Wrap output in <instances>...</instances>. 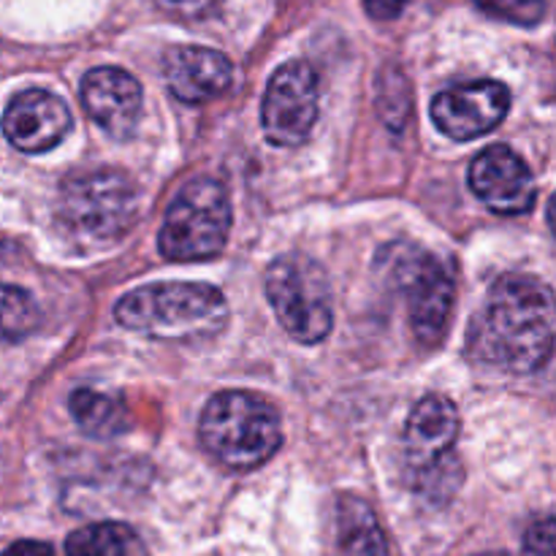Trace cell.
I'll list each match as a JSON object with an SVG mask.
<instances>
[{"mask_svg": "<svg viewBox=\"0 0 556 556\" xmlns=\"http://www.w3.org/2000/svg\"><path fill=\"white\" fill-rule=\"evenodd\" d=\"M521 556H556V519H541L527 530Z\"/></svg>", "mask_w": 556, "mask_h": 556, "instance_id": "21", "label": "cell"}, {"mask_svg": "<svg viewBox=\"0 0 556 556\" xmlns=\"http://www.w3.org/2000/svg\"><path fill=\"white\" fill-rule=\"evenodd\" d=\"M459 440V410L448 396H424L407 416L402 462L410 486L421 497L448 500L459 489L462 470L454 456Z\"/></svg>", "mask_w": 556, "mask_h": 556, "instance_id": "4", "label": "cell"}, {"mask_svg": "<svg viewBox=\"0 0 556 556\" xmlns=\"http://www.w3.org/2000/svg\"><path fill=\"white\" fill-rule=\"evenodd\" d=\"M3 556H54L52 546L41 541H16L5 548Z\"/></svg>", "mask_w": 556, "mask_h": 556, "instance_id": "23", "label": "cell"}, {"mask_svg": "<svg viewBox=\"0 0 556 556\" xmlns=\"http://www.w3.org/2000/svg\"><path fill=\"white\" fill-rule=\"evenodd\" d=\"M136 210L139 199L134 182L114 168L79 172L60 188V223L71 233L92 242H112L123 237L134 226Z\"/></svg>", "mask_w": 556, "mask_h": 556, "instance_id": "5", "label": "cell"}, {"mask_svg": "<svg viewBox=\"0 0 556 556\" xmlns=\"http://www.w3.org/2000/svg\"><path fill=\"white\" fill-rule=\"evenodd\" d=\"M383 261L394 288L407 299V318L416 340L438 345L454 313L456 282L451 269L416 244H394L386 250Z\"/></svg>", "mask_w": 556, "mask_h": 556, "instance_id": "7", "label": "cell"}, {"mask_svg": "<svg viewBox=\"0 0 556 556\" xmlns=\"http://www.w3.org/2000/svg\"><path fill=\"white\" fill-rule=\"evenodd\" d=\"M467 353L503 372L530 375L556 353V296L546 282L505 275L489 288L486 302L467 331Z\"/></svg>", "mask_w": 556, "mask_h": 556, "instance_id": "1", "label": "cell"}, {"mask_svg": "<svg viewBox=\"0 0 556 556\" xmlns=\"http://www.w3.org/2000/svg\"><path fill=\"white\" fill-rule=\"evenodd\" d=\"M470 188L497 215H525L535 204V179L510 147L494 144L470 166Z\"/></svg>", "mask_w": 556, "mask_h": 556, "instance_id": "11", "label": "cell"}, {"mask_svg": "<svg viewBox=\"0 0 556 556\" xmlns=\"http://www.w3.org/2000/svg\"><path fill=\"white\" fill-rule=\"evenodd\" d=\"M410 3L413 0H364V9H367V14L372 16V20L389 22L405 14V9Z\"/></svg>", "mask_w": 556, "mask_h": 556, "instance_id": "22", "label": "cell"}, {"mask_svg": "<svg viewBox=\"0 0 556 556\" xmlns=\"http://www.w3.org/2000/svg\"><path fill=\"white\" fill-rule=\"evenodd\" d=\"M510 109V90L503 81L481 79L448 87L432 101V119L445 136L470 141L489 134L505 119Z\"/></svg>", "mask_w": 556, "mask_h": 556, "instance_id": "10", "label": "cell"}, {"mask_svg": "<svg viewBox=\"0 0 556 556\" xmlns=\"http://www.w3.org/2000/svg\"><path fill=\"white\" fill-rule=\"evenodd\" d=\"M41 324V313H38L36 302L27 291L16 286L3 288V337L5 342L25 340L27 334L38 329Z\"/></svg>", "mask_w": 556, "mask_h": 556, "instance_id": "18", "label": "cell"}, {"mask_svg": "<svg viewBox=\"0 0 556 556\" xmlns=\"http://www.w3.org/2000/svg\"><path fill=\"white\" fill-rule=\"evenodd\" d=\"M5 139L27 155L58 147L71 130V112L54 92L25 90L5 106Z\"/></svg>", "mask_w": 556, "mask_h": 556, "instance_id": "13", "label": "cell"}, {"mask_svg": "<svg viewBox=\"0 0 556 556\" xmlns=\"http://www.w3.org/2000/svg\"><path fill=\"white\" fill-rule=\"evenodd\" d=\"M81 106L112 139H128L141 117V85L128 71L101 65L81 81Z\"/></svg>", "mask_w": 556, "mask_h": 556, "instance_id": "12", "label": "cell"}, {"mask_svg": "<svg viewBox=\"0 0 556 556\" xmlns=\"http://www.w3.org/2000/svg\"><path fill=\"white\" fill-rule=\"evenodd\" d=\"M337 538L345 556H391L375 510L356 494H342L337 505Z\"/></svg>", "mask_w": 556, "mask_h": 556, "instance_id": "15", "label": "cell"}, {"mask_svg": "<svg viewBox=\"0 0 556 556\" xmlns=\"http://www.w3.org/2000/svg\"><path fill=\"white\" fill-rule=\"evenodd\" d=\"M548 223H552V228L556 233V193L552 195V201H548Z\"/></svg>", "mask_w": 556, "mask_h": 556, "instance_id": "24", "label": "cell"}, {"mask_svg": "<svg viewBox=\"0 0 556 556\" xmlns=\"http://www.w3.org/2000/svg\"><path fill=\"white\" fill-rule=\"evenodd\" d=\"M65 556H147V548L128 525L98 521L65 538Z\"/></svg>", "mask_w": 556, "mask_h": 556, "instance_id": "16", "label": "cell"}, {"mask_svg": "<svg viewBox=\"0 0 556 556\" xmlns=\"http://www.w3.org/2000/svg\"><path fill=\"white\" fill-rule=\"evenodd\" d=\"M481 556H508V554H481Z\"/></svg>", "mask_w": 556, "mask_h": 556, "instance_id": "25", "label": "cell"}, {"mask_svg": "<svg viewBox=\"0 0 556 556\" xmlns=\"http://www.w3.org/2000/svg\"><path fill=\"white\" fill-rule=\"evenodd\" d=\"M318 74L304 60H291L275 71L261 103V125L275 147H299L318 119Z\"/></svg>", "mask_w": 556, "mask_h": 556, "instance_id": "9", "label": "cell"}, {"mask_svg": "<svg viewBox=\"0 0 556 556\" xmlns=\"http://www.w3.org/2000/svg\"><path fill=\"white\" fill-rule=\"evenodd\" d=\"M163 76L177 101L199 106L215 101L231 87L233 65L217 49L174 47L166 52Z\"/></svg>", "mask_w": 556, "mask_h": 556, "instance_id": "14", "label": "cell"}, {"mask_svg": "<svg viewBox=\"0 0 556 556\" xmlns=\"http://www.w3.org/2000/svg\"><path fill=\"white\" fill-rule=\"evenodd\" d=\"M231 231V201L217 179L201 177L185 185L168 206L157 248L168 261H206L223 253Z\"/></svg>", "mask_w": 556, "mask_h": 556, "instance_id": "6", "label": "cell"}, {"mask_svg": "<svg viewBox=\"0 0 556 556\" xmlns=\"http://www.w3.org/2000/svg\"><path fill=\"white\" fill-rule=\"evenodd\" d=\"M68 407L74 421L96 440L117 438L128 427V410H125L123 402L117 396L101 394V391H74L68 400Z\"/></svg>", "mask_w": 556, "mask_h": 556, "instance_id": "17", "label": "cell"}, {"mask_svg": "<svg viewBox=\"0 0 556 556\" xmlns=\"http://www.w3.org/2000/svg\"><path fill=\"white\" fill-rule=\"evenodd\" d=\"M483 14L494 20L514 22V25L532 27L546 14V0H476Z\"/></svg>", "mask_w": 556, "mask_h": 556, "instance_id": "19", "label": "cell"}, {"mask_svg": "<svg viewBox=\"0 0 556 556\" xmlns=\"http://www.w3.org/2000/svg\"><path fill=\"white\" fill-rule=\"evenodd\" d=\"M119 326L166 342H199L226 326L228 304L206 282H155L130 291L114 307Z\"/></svg>", "mask_w": 556, "mask_h": 556, "instance_id": "2", "label": "cell"}, {"mask_svg": "<svg viewBox=\"0 0 556 556\" xmlns=\"http://www.w3.org/2000/svg\"><path fill=\"white\" fill-rule=\"evenodd\" d=\"M199 434L204 448L231 470H253L282 445L280 416L250 391H223L201 413Z\"/></svg>", "mask_w": 556, "mask_h": 556, "instance_id": "3", "label": "cell"}, {"mask_svg": "<svg viewBox=\"0 0 556 556\" xmlns=\"http://www.w3.org/2000/svg\"><path fill=\"white\" fill-rule=\"evenodd\" d=\"M223 0H155L157 9L185 22H204L220 11Z\"/></svg>", "mask_w": 556, "mask_h": 556, "instance_id": "20", "label": "cell"}, {"mask_svg": "<svg viewBox=\"0 0 556 556\" xmlns=\"http://www.w3.org/2000/svg\"><path fill=\"white\" fill-rule=\"evenodd\" d=\"M266 299L282 329L304 345L326 340L331 331V288L326 271L309 255L291 253L266 269Z\"/></svg>", "mask_w": 556, "mask_h": 556, "instance_id": "8", "label": "cell"}]
</instances>
